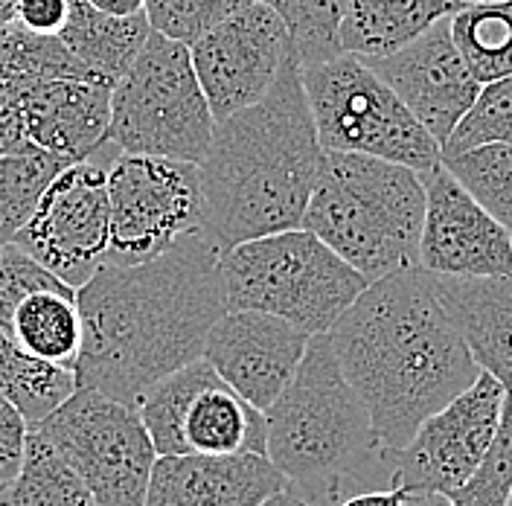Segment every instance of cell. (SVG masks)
Segmentation results:
<instances>
[{"instance_id": "20", "label": "cell", "mask_w": 512, "mask_h": 506, "mask_svg": "<svg viewBox=\"0 0 512 506\" xmlns=\"http://www.w3.org/2000/svg\"><path fill=\"white\" fill-rule=\"evenodd\" d=\"M434 291L463 335L480 370L512 390V274L504 277H440Z\"/></svg>"}, {"instance_id": "17", "label": "cell", "mask_w": 512, "mask_h": 506, "mask_svg": "<svg viewBox=\"0 0 512 506\" xmlns=\"http://www.w3.org/2000/svg\"><path fill=\"white\" fill-rule=\"evenodd\" d=\"M364 62L411 108L440 149L483 88L451 38V15L428 27L402 50Z\"/></svg>"}, {"instance_id": "13", "label": "cell", "mask_w": 512, "mask_h": 506, "mask_svg": "<svg viewBox=\"0 0 512 506\" xmlns=\"http://www.w3.org/2000/svg\"><path fill=\"white\" fill-rule=\"evenodd\" d=\"M507 390L492 373L480 376L454 396L402 445L396 454V475L408 495H454L480 469L495 443Z\"/></svg>"}, {"instance_id": "28", "label": "cell", "mask_w": 512, "mask_h": 506, "mask_svg": "<svg viewBox=\"0 0 512 506\" xmlns=\"http://www.w3.org/2000/svg\"><path fill=\"white\" fill-rule=\"evenodd\" d=\"M64 166H70V160L44 149L0 158V248L15 242L21 227L30 222L41 192Z\"/></svg>"}, {"instance_id": "5", "label": "cell", "mask_w": 512, "mask_h": 506, "mask_svg": "<svg viewBox=\"0 0 512 506\" xmlns=\"http://www.w3.org/2000/svg\"><path fill=\"white\" fill-rule=\"evenodd\" d=\"M425 222L422 175L382 158L323 152L303 227L370 283L419 265Z\"/></svg>"}, {"instance_id": "12", "label": "cell", "mask_w": 512, "mask_h": 506, "mask_svg": "<svg viewBox=\"0 0 512 506\" xmlns=\"http://www.w3.org/2000/svg\"><path fill=\"white\" fill-rule=\"evenodd\" d=\"M117 155V152H114ZM114 155L76 160L41 192L15 245L70 288H82L105 265L111 242L108 163Z\"/></svg>"}, {"instance_id": "41", "label": "cell", "mask_w": 512, "mask_h": 506, "mask_svg": "<svg viewBox=\"0 0 512 506\" xmlns=\"http://www.w3.org/2000/svg\"><path fill=\"white\" fill-rule=\"evenodd\" d=\"M405 506H451L446 495H408Z\"/></svg>"}, {"instance_id": "44", "label": "cell", "mask_w": 512, "mask_h": 506, "mask_svg": "<svg viewBox=\"0 0 512 506\" xmlns=\"http://www.w3.org/2000/svg\"><path fill=\"white\" fill-rule=\"evenodd\" d=\"M504 411H507V416L512 419V390H507V399H504Z\"/></svg>"}, {"instance_id": "8", "label": "cell", "mask_w": 512, "mask_h": 506, "mask_svg": "<svg viewBox=\"0 0 512 506\" xmlns=\"http://www.w3.org/2000/svg\"><path fill=\"white\" fill-rule=\"evenodd\" d=\"M303 91L323 152H355L428 175L443 163L440 143L361 56L338 53L300 64Z\"/></svg>"}, {"instance_id": "23", "label": "cell", "mask_w": 512, "mask_h": 506, "mask_svg": "<svg viewBox=\"0 0 512 506\" xmlns=\"http://www.w3.org/2000/svg\"><path fill=\"white\" fill-rule=\"evenodd\" d=\"M12 335L24 352L76 370L82 349V315L76 291L41 288L27 294L12 315Z\"/></svg>"}, {"instance_id": "38", "label": "cell", "mask_w": 512, "mask_h": 506, "mask_svg": "<svg viewBox=\"0 0 512 506\" xmlns=\"http://www.w3.org/2000/svg\"><path fill=\"white\" fill-rule=\"evenodd\" d=\"M405 501H408V492L399 483H393V486H384V489L355 492L338 506H405Z\"/></svg>"}, {"instance_id": "39", "label": "cell", "mask_w": 512, "mask_h": 506, "mask_svg": "<svg viewBox=\"0 0 512 506\" xmlns=\"http://www.w3.org/2000/svg\"><path fill=\"white\" fill-rule=\"evenodd\" d=\"M99 12L117 15V18H128V15H143L146 12V0H88Z\"/></svg>"}, {"instance_id": "37", "label": "cell", "mask_w": 512, "mask_h": 506, "mask_svg": "<svg viewBox=\"0 0 512 506\" xmlns=\"http://www.w3.org/2000/svg\"><path fill=\"white\" fill-rule=\"evenodd\" d=\"M70 18V0H18L15 21L32 32L59 35Z\"/></svg>"}, {"instance_id": "9", "label": "cell", "mask_w": 512, "mask_h": 506, "mask_svg": "<svg viewBox=\"0 0 512 506\" xmlns=\"http://www.w3.org/2000/svg\"><path fill=\"white\" fill-rule=\"evenodd\" d=\"M30 428L76 469L96 506H146L158 451L137 408L94 387H76Z\"/></svg>"}, {"instance_id": "2", "label": "cell", "mask_w": 512, "mask_h": 506, "mask_svg": "<svg viewBox=\"0 0 512 506\" xmlns=\"http://www.w3.org/2000/svg\"><path fill=\"white\" fill-rule=\"evenodd\" d=\"M329 341L393 457L422 419L480 376L472 349L434 291V274L419 265L367 285L329 329Z\"/></svg>"}, {"instance_id": "16", "label": "cell", "mask_w": 512, "mask_h": 506, "mask_svg": "<svg viewBox=\"0 0 512 506\" xmlns=\"http://www.w3.org/2000/svg\"><path fill=\"white\" fill-rule=\"evenodd\" d=\"M309 338L286 317L233 309L207 332L204 358L242 399L265 413L297 376Z\"/></svg>"}, {"instance_id": "11", "label": "cell", "mask_w": 512, "mask_h": 506, "mask_svg": "<svg viewBox=\"0 0 512 506\" xmlns=\"http://www.w3.org/2000/svg\"><path fill=\"white\" fill-rule=\"evenodd\" d=\"M111 242L105 265H140L204 230L198 163L117 152L108 163Z\"/></svg>"}, {"instance_id": "24", "label": "cell", "mask_w": 512, "mask_h": 506, "mask_svg": "<svg viewBox=\"0 0 512 506\" xmlns=\"http://www.w3.org/2000/svg\"><path fill=\"white\" fill-rule=\"evenodd\" d=\"M76 373L35 358L18 347L9 326L0 323V396H6L35 425L76 393Z\"/></svg>"}, {"instance_id": "32", "label": "cell", "mask_w": 512, "mask_h": 506, "mask_svg": "<svg viewBox=\"0 0 512 506\" xmlns=\"http://www.w3.org/2000/svg\"><path fill=\"white\" fill-rule=\"evenodd\" d=\"M254 0H146L149 27L172 41L195 44L201 35L248 9Z\"/></svg>"}, {"instance_id": "42", "label": "cell", "mask_w": 512, "mask_h": 506, "mask_svg": "<svg viewBox=\"0 0 512 506\" xmlns=\"http://www.w3.org/2000/svg\"><path fill=\"white\" fill-rule=\"evenodd\" d=\"M15 9H18V0H0V30L15 21Z\"/></svg>"}, {"instance_id": "1", "label": "cell", "mask_w": 512, "mask_h": 506, "mask_svg": "<svg viewBox=\"0 0 512 506\" xmlns=\"http://www.w3.org/2000/svg\"><path fill=\"white\" fill-rule=\"evenodd\" d=\"M219 256V245L201 230L149 262L99 265L76 288V384L137 408L152 384L201 358L207 332L227 312Z\"/></svg>"}, {"instance_id": "18", "label": "cell", "mask_w": 512, "mask_h": 506, "mask_svg": "<svg viewBox=\"0 0 512 506\" xmlns=\"http://www.w3.org/2000/svg\"><path fill=\"white\" fill-rule=\"evenodd\" d=\"M288 489L265 454L158 457L146 506H259Z\"/></svg>"}, {"instance_id": "26", "label": "cell", "mask_w": 512, "mask_h": 506, "mask_svg": "<svg viewBox=\"0 0 512 506\" xmlns=\"http://www.w3.org/2000/svg\"><path fill=\"white\" fill-rule=\"evenodd\" d=\"M0 79L9 85H32L50 79L105 82L79 56H73V50L59 35L32 32L21 24H9L0 30Z\"/></svg>"}, {"instance_id": "46", "label": "cell", "mask_w": 512, "mask_h": 506, "mask_svg": "<svg viewBox=\"0 0 512 506\" xmlns=\"http://www.w3.org/2000/svg\"><path fill=\"white\" fill-rule=\"evenodd\" d=\"M0 506H6V495L3 492H0Z\"/></svg>"}, {"instance_id": "25", "label": "cell", "mask_w": 512, "mask_h": 506, "mask_svg": "<svg viewBox=\"0 0 512 506\" xmlns=\"http://www.w3.org/2000/svg\"><path fill=\"white\" fill-rule=\"evenodd\" d=\"M451 38L480 85L512 76V0L457 9L451 15Z\"/></svg>"}, {"instance_id": "10", "label": "cell", "mask_w": 512, "mask_h": 506, "mask_svg": "<svg viewBox=\"0 0 512 506\" xmlns=\"http://www.w3.org/2000/svg\"><path fill=\"white\" fill-rule=\"evenodd\" d=\"M137 411L158 457L265 454V413L242 399L204 355L152 384Z\"/></svg>"}, {"instance_id": "19", "label": "cell", "mask_w": 512, "mask_h": 506, "mask_svg": "<svg viewBox=\"0 0 512 506\" xmlns=\"http://www.w3.org/2000/svg\"><path fill=\"white\" fill-rule=\"evenodd\" d=\"M111 88L94 79H50L12 85L32 146L70 160H88L105 146L111 123Z\"/></svg>"}, {"instance_id": "45", "label": "cell", "mask_w": 512, "mask_h": 506, "mask_svg": "<svg viewBox=\"0 0 512 506\" xmlns=\"http://www.w3.org/2000/svg\"><path fill=\"white\" fill-rule=\"evenodd\" d=\"M504 506H512V483H510V492H507V504Z\"/></svg>"}, {"instance_id": "30", "label": "cell", "mask_w": 512, "mask_h": 506, "mask_svg": "<svg viewBox=\"0 0 512 506\" xmlns=\"http://www.w3.org/2000/svg\"><path fill=\"white\" fill-rule=\"evenodd\" d=\"M271 6L291 32L300 64L332 59L341 50L338 32L350 0H259Z\"/></svg>"}, {"instance_id": "43", "label": "cell", "mask_w": 512, "mask_h": 506, "mask_svg": "<svg viewBox=\"0 0 512 506\" xmlns=\"http://www.w3.org/2000/svg\"><path fill=\"white\" fill-rule=\"evenodd\" d=\"M454 3L463 9V6H472V3H495V0H454Z\"/></svg>"}, {"instance_id": "15", "label": "cell", "mask_w": 512, "mask_h": 506, "mask_svg": "<svg viewBox=\"0 0 512 506\" xmlns=\"http://www.w3.org/2000/svg\"><path fill=\"white\" fill-rule=\"evenodd\" d=\"M425 181L419 268L440 277L512 274V236L440 163Z\"/></svg>"}, {"instance_id": "36", "label": "cell", "mask_w": 512, "mask_h": 506, "mask_svg": "<svg viewBox=\"0 0 512 506\" xmlns=\"http://www.w3.org/2000/svg\"><path fill=\"white\" fill-rule=\"evenodd\" d=\"M32 149H38V146H32L30 134H27L18 94L12 91L9 82L0 79V158L18 155V152H32Z\"/></svg>"}, {"instance_id": "4", "label": "cell", "mask_w": 512, "mask_h": 506, "mask_svg": "<svg viewBox=\"0 0 512 506\" xmlns=\"http://www.w3.org/2000/svg\"><path fill=\"white\" fill-rule=\"evenodd\" d=\"M265 422V457L286 477L288 492L309 506H338L355 492L393 486L396 457L341 373L329 332L309 338L297 376L265 411Z\"/></svg>"}, {"instance_id": "33", "label": "cell", "mask_w": 512, "mask_h": 506, "mask_svg": "<svg viewBox=\"0 0 512 506\" xmlns=\"http://www.w3.org/2000/svg\"><path fill=\"white\" fill-rule=\"evenodd\" d=\"M512 483V419L501 413V425L495 443L489 448L480 469L469 477L454 495H448L451 506H504Z\"/></svg>"}, {"instance_id": "31", "label": "cell", "mask_w": 512, "mask_h": 506, "mask_svg": "<svg viewBox=\"0 0 512 506\" xmlns=\"http://www.w3.org/2000/svg\"><path fill=\"white\" fill-rule=\"evenodd\" d=\"M486 143H512V76L480 88L472 108L443 143V158Z\"/></svg>"}, {"instance_id": "6", "label": "cell", "mask_w": 512, "mask_h": 506, "mask_svg": "<svg viewBox=\"0 0 512 506\" xmlns=\"http://www.w3.org/2000/svg\"><path fill=\"white\" fill-rule=\"evenodd\" d=\"M224 306L286 317L309 335L329 332L370 285L306 227L239 242L219 256Z\"/></svg>"}, {"instance_id": "21", "label": "cell", "mask_w": 512, "mask_h": 506, "mask_svg": "<svg viewBox=\"0 0 512 506\" xmlns=\"http://www.w3.org/2000/svg\"><path fill=\"white\" fill-rule=\"evenodd\" d=\"M457 9L454 0H350L338 41L344 53L384 59Z\"/></svg>"}, {"instance_id": "29", "label": "cell", "mask_w": 512, "mask_h": 506, "mask_svg": "<svg viewBox=\"0 0 512 506\" xmlns=\"http://www.w3.org/2000/svg\"><path fill=\"white\" fill-rule=\"evenodd\" d=\"M443 166L512 236V143H486L446 155Z\"/></svg>"}, {"instance_id": "34", "label": "cell", "mask_w": 512, "mask_h": 506, "mask_svg": "<svg viewBox=\"0 0 512 506\" xmlns=\"http://www.w3.org/2000/svg\"><path fill=\"white\" fill-rule=\"evenodd\" d=\"M41 288L67 291L70 285L62 283L56 274H50L41 262H35L30 253L21 251L15 242L3 245L0 248V323L12 329V315H15L18 303Z\"/></svg>"}, {"instance_id": "27", "label": "cell", "mask_w": 512, "mask_h": 506, "mask_svg": "<svg viewBox=\"0 0 512 506\" xmlns=\"http://www.w3.org/2000/svg\"><path fill=\"white\" fill-rule=\"evenodd\" d=\"M6 506H96L91 489L62 454L30 428L24 466L6 492Z\"/></svg>"}, {"instance_id": "7", "label": "cell", "mask_w": 512, "mask_h": 506, "mask_svg": "<svg viewBox=\"0 0 512 506\" xmlns=\"http://www.w3.org/2000/svg\"><path fill=\"white\" fill-rule=\"evenodd\" d=\"M216 117L192 67L190 44L152 30L146 47L111 88L105 143L117 152L201 163Z\"/></svg>"}, {"instance_id": "22", "label": "cell", "mask_w": 512, "mask_h": 506, "mask_svg": "<svg viewBox=\"0 0 512 506\" xmlns=\"http://www.w3.org/2000/svg\"><path fill=\"white\" fill-rule=\"evenodd\" d=\"M149 35L152 27L146 12L117 18L99 12L88 0H70V18L59 32V38L73 50V56H79L111 85L131 67L137 53L146 47Z\"/></svg>"}, {"instance_id": "14", "label": "cell", "mask_w": 512, "mask_h": 506, "mask_svg": "<svg viewBox=\"0 0 512 506\" xmlns=\"http://www.w3.org/2000/svg\"><path fill=\"white\" fill-rule=\"evenodd\" d=\"M190 56L213 117L224 120L268 94L297 50L283 18L254 0L190 44Z\"/></svg>"}, {"instance_id": "35", "label": "cell", "mask_w": 512, "mask_h": 506, "mask_svg": "<svg viewBox=\"0 0 512 506\" xmlns=\"http://www.w3.org/2000/svg\"><path fill=\"white\" fill-rule=\"evenodd\" d=\"M30 440V422L6 396H0V492L6 495L9 486L24 466Z\"/></svg>"}, {"instance_id": "3", "label": "cell", "mask_w": 512, "mask_h": 506, "mask_svg": "<svg viewBox=\"0 0 512 506\" xmlns=\"http://www.w3.org/2000/svg\"><path fill=\"white\" fill-rule=\"evenodd\" d=\"M320 158L300 59L291 56L259 102L216 120L210 149L198 163L204 230L219 251L303 227Z\"/></svg>"}, {"instance_id": "40", "label": "cell", "mask_w": 512, "mask_h": 506, "mask_svg": "<svg viewBox=\"0 0 512 506\" xmlns=\"http://www.w3.org/2000/svg\"><path fill=\"white\" fill-rule=\"evenodd\" d=\"M259 506H309L306 501H300L294 492H288V489H283V492H277V495H271L268 501H262Z\"/></svg>"}]
</instances>
